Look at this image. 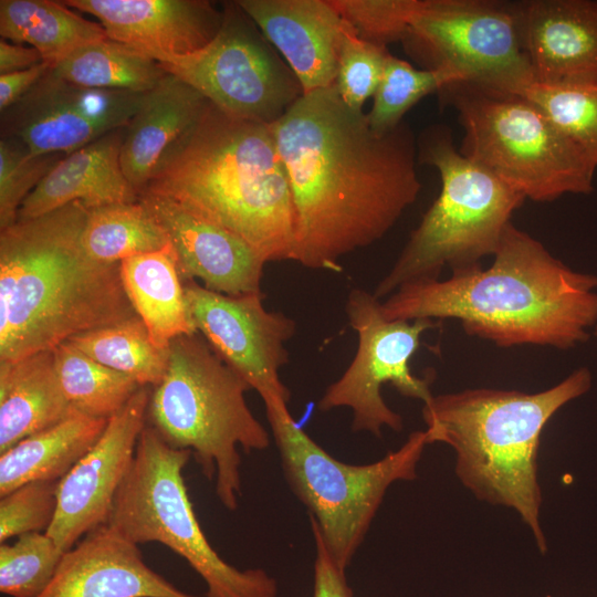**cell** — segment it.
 I'll use <instances>...</instances> for the list:
<instances>
[{
  "label": "cell",
  "instance_id": "6da1fadb",
  "mask_svg": "<svg viewBox=\"0 0 597 597\" xmlns=\"http://www.w3.org/2000/svg\"><path fill=\"white\" fill-rule=\"evenodd\" d=\"M270 126L295 209L292 261L339 272L342 259L380 240L417 200L410 127L374 132L335 84L302 94Z\"/></svg>",
  "mask_w": 597,
  "mask_h": 597
},
{
  "label": "cell",
  "instance_id": "7a4b0ae2",
  "mask_svg": "<svg viewBox=\"0 0 597 597\" xmlns=\"http://www.w3.org/2000/svg\"><path fill=\"white\" fill-rule=\"evenodd\" d=\"M493 258L486 269L402 284L380 302L383 316L455 318L468 335L505 348L568 350L588 341L597 326V275L570 269L512 222Z\"/></svg>",
  "mask_w": 597,
  "mask_h": 597
},
{
  "label": "cell",
  "instance_id": "3957f363",
  "mask_svg": "<svg viewBox=\"0 0 597 597\" xmlns=\"http://www.w3.org/2000/svg\"><path fill=\"white\" fill-rule=\"evenodd\" d=\"M87 213L74 201L1 230L0 363L136 315L119 263H101L82 247Z\"/></svg>",
  "mask_w": 597,
  "mask_h": 597
},
{
  "label": "cell",
  "instance_id": "277c9868",
  "mask_svg": "<svg viewBox=\"0 0 597 597\" xmlns=\"http://www.w3.org/2000/svg\"><path fill=\"white\" fill-rule=\"evenodd\" d=\"M143 192L237 234L268 262L293 259L295 209L270 124L228 115L209 103Z\"/></svg>",
  "mask_w": 597,
  "mask_h": 597
},
{
  "label": "cell",
  "instance_id": "5b68a950",
  "mask_svg": "<svg viewBox=\"0 0 597 597\" xmlns=\"http://www.w3.org/2000/svg\"><path fill=\"white\" fill-rule=\"evenodd\" d=\"M591 383L590 370L579 367L543 391L468 388L432 396L422 407L429 444L451 447L461 483L481 501L513 509L542 553L547 543L540 517L541 434L549 419L585 395Z\"/></svg>",
  "mask_w": 597,
  "mask_h": 597
},
{
  "label": "cell",
  "instance_id": "8992f818",
  "mask_svg": "<svg viewBox=\"0 0 597 597\" xmlns=\"http://www.w3.org/2000/svg\"><path fill=\"white\" fill-rule=\"evenodd\" d=\"M250 387L199 334L169 345L163 380L150 390L146 421L171 448L188 450L214 482L221 504L234 511L241 495V455L264 450L270 434L245 400Z\"/></svg>",
  "mask_w": 597,
  "mask_h": 597
},
{
  "label": "cell",
  "instance_id": "52a82bcc",
  "mask_svg": "<svg viewBox=\"0 0 597 597\" xmlns=\"http://www.w3.org/2000/svg\"><path fill=\"white\" fill-rule=\"evenodd\" d=\"M418 161L434 167L440 193L411 232L390 271L377 284L380 300L409 282L439 280L443 268L463 272L494 255L511 218L526 198L464 157L450 129L430 127Z\"/></svg>",
  "mask_w": 597,
  "mask_h": 597
},
{
  "label": "cell",
  "instance_id": "ba28073f",
  "mask_svg": "<svg viewBox=\"0 0 597 597\" xmlns=\"http://www.w3.org/2000/svg\"><path fill=\"white\" fill-rule=\"evenodd\" d=\"M463 130L459 151L535 202L594 191L597 168L522 95L470 82L443 87Z\"/></svg>",
  "mask_w": 597,
  "mask_h": 597
},
{
  "label": "cell",
  "instance_id": "9c48e42d",
  "mask_svg": "<svg viewBox=\"0 0 597 597\" xmlns=\"http://www.w3.org/2000/svg\"><path fill=\"white\" fill-rule=\"evenodd\" d=\"M285 479L310 512L314 527L344 569L364 541L388 488L417 478L426 430L368 464H347L318 446L293 419L287 402H264Z\"/></svg>",
  "mask_w": 597,
  "mask_h": 597
},
{
  "label": "cell",
  "instance_id": "30bf717a",
  "mask_svg": "<svg viewBox=\"0 0 597 597\" xmlns=\"http://www.w3.org/2000/svg\"><path fill=\"white\" fill-rule=\"evenodd\" d=\"M191 455L146 423L107 524L137 545L160 543L186 559L203 579L206 597H277L276 582L265 570H240L209 543L182 475Z\"/></svg>",
  "mask_w": 597,
  "mask_h": 597
},
{
  "label": "cell",
  "instance_id": "8fae6325",
  "mask_svg": "<svg viewBox=\"0 0 597 597\" xmlns=\"http://www.w3.org/2000/svg\"><path fill=\"white\" fill-rule=\"evenodd\" d=\"M402 44L423 69H451L465 82L514 94L534 82L512 2L421 0Z\"/></svg>",
  "mask_w": 597,
  "mask_h": 597
},
{
  "label": "cell",
  "instance_id": "7c38bea8",
  "mask_svg": "<svg viewBox=\"0 0 597 597\" xmlns=\"http://www.w3.org/2000/svg\"><path fill=\"white\" fill-rule=\"evenodd\" d=\"M222 12L218 33L202 49L155 61L223 113L272 124L303 94L301 85L235 1Z\"/></svg>",
  "mask_w": 597,
  "mask_h": 597
},
{
  "label": "cell",
  "instance_id": "4fadbf2b",
  "mask_svg": "<svg viewBox=\"0 0 597 597\" xmlns=\"http://www.w3.org/2000/svg\"><path fill=\"white\" fill-rule=\"evenodd\" d=\"M345 308L358 337L357 350L344 374L326 388L318 409L350 408L354 431L380 437L387 427L399 432L404 427L402 418L387 406L381 387L390 384L400 395L423 404L431 399L430 376L413 375L409 363L423 333L434 325L429 318L386 320L380 312V301L360 289L350 291Z\"/></svg>",
  "mask_w": 597,
  "mask_h": 597
},
{
  "label": "cell",
  "instance_id": "5bb4252c",
  "mask_svg": "<svg viewBox=\"0 0 597 597\" xmlns=\"http://www.w3.org/2000/svg\"><path fill=\"white\" fill-rule=\"evenodd\" d=\"M190 322L213 352L254 389L263 402H289L291 394L280 378L289 362L285 343L295 322L264 307L263 293L230 296L210 291L197 281H184Z\"/></svg>",
  "mask_w": 597,
  "mask_h": 597
},
{
  "label": "cell",
  "instance_id": "9a60e30c",
  "mask_svg": "<svg viewBox=\"0 0 597 597\" xmlns=\"http://www.w3.org/2000/svg\"><path fill=\"white\" fill-rule=\"evenodd\" d=\"M145 94L78 86L50 70L1 113V136L15 138L34 155H67L127 127Z\"/></svg>",
  "mask_w": 597,
  "mask_h": 597
},
{
  "label": "cell",
  "instance_id": "2e32d148",
  "mask_svg": "<svg viewBox=\"0 0 597 597\" xmlns=\"http://www.w3.org/2000/svg\"><path fill=\"white\" fill-rule=\"evenodd\" d=\"M150 389L143 386L112 418L95 444L59 481L57 509L46 534L62 552L108 523L145 428Z\"/></svg>",
  "mask_w": 597,
  "mask_h": 597
},
{
  "label": "cell",
  "instance_id": "e0dca14e",
  "mask_svg": "<svg viewBox=\"0 0 597 597\" xmlns=\"http://www.w3.org/2000/svg\"><path fill=\"white\" fill-rule=\"evenodd\" d=\"M139 200L165 229L182 282L200 280L206 289L230 296L262 293L268 261L245 240L170 199L143 192Z\"/></svg>",
  "mask_w": 597,
  "mask_h": 597
},
{
  "label": "cell",
  "instance_id": "ac0fdd59",
  "mask_svg": "<svg viewBox=\"0 0 597 597\" xmlns=\"http://www.w3.org/2000/svg\"><path fill=\"white\" fill-rule=\"evenodd\" d=\"M298 81L303 94L333 86L350 25L332 0H237Z\"/></svg>",
  "mask_w": 597,
  "mask_h": 597
},
{
  "label": "cell",
  "instance_id": "d6986e66",
  "mask_svg": "<svg viewBox=\"0 0 597 597\" xmlns=\"http://www.w3.org/2000/svg\"><path fill=\"white\" fill-rule=\"evenodd\" d=\"M534 82L597 81V0L512 2Z\"/></svg>",
  "mask_w": 597,
  "mask_h": 597
},
{
  "label": "cell",
  "instance_id": "ffe728a7",
  "mask_svg": "<svg viewBox=\"0 0 597 597\" xmlns=\"http://www.w3.org/2000/svg\"><path fill=\"white\" fill-rule=\"evenodd\" d=\"M95 17L107 38L155 60L186 55L218 33L223 12L202 0H65Z\"/></svg>",
  "mask_w": 597,
  "mask_h": 597
},
{
  "label": "cell",
  "instance_id": "44dd1931",
  "mask_svg": "<svg viewBox=\"0 0 597 597\" xmlns=\"http://www.w3.org/2000/svg\"><path fill=\"white\" fill-rule=\"evenodd\" d=\"M39 597H193L144 561L137 544L103 525L66 551Z\"/></svg>",
  "mask_w": 597,
  "mask_h": 597
},
{
  "label": "cell",
  "instance_id": "7402d4cb",
  "mask_svg": "<svg viewBox=\"0 0 597 597\" xmlns=\"http://www.w3.org/2000/svg\"><path fill=\"white\" fill-rule=\"evenodd\" d=\"M125 128L64 155L24 199L18 219L35 218L74 201L88 209L138 201L121 163Z\"/></svg>",
  "mask_w": 597,
  "mask_h": 597
},
{
  "label": "cell",
  "instance_id": "603a6c76",
  "mask_svg": "<svg viewBox=\"0 0 597 597\" xmlns=\"http://www.w3.org/2000/svg\"><path fill=\"white\" fill-rule=\"evenodd\" d=\"M209 103L202 94L169 73L145 94L125 128L121 148L123 170L138 195L171 148L200 121Z\"/></svg>",
  "mask_w": 597,
  "mask_h": 597
},
{
  "label": "cell",
  "instance_id": "cb8c5ba5",
  "mask_svg": "<svg viewBox=\"0 0 597 597\" xmlns=\"http://www.w3.org/2000/svg\"><path fill=\"white\" fill-rule=\"evenodd\" d=\"M71 410L52 350L0 363V453L60 422Z\"/></svg>",
  "mask_w": 597,
  "mask_h": 597
},
{
  "label": "cell",
  "instance_id": "d4e9b609",
  "mask_svg": "<svg viewBox=\"0 0 597 597\" xmlns=\"http://www.w3.org/2000/svg\"><path fill=\"white\" fill-rule=\"evenodd\" d=\"M107 419L74 408L60 422L0 453V496L34 481H60L104 432Z\"/></svg>",
  "mask_w": 597,
  "mask_h": 597
},
{
  "label": "cell",
  "instance_id": "484cf974",
  "mask_svg": "<svg viewBox=\"0 0 597 597\" xmlns=\"http://www.w3.org/2000/svg\"><path fill=\"white\" fill-rule=\"evenodd\" d=\"M119 272L136 315L158 347L167 349L176 337L197 333L189 318L184 282L170 242L157 251L123 260Z\"/></svg>",
  "mask_w": 597,
  "mask_h": 597
},
{
  "label": "cell",
  "instance_id": "4316f807",
  "mask_svg": "<svg viewBox=\"0 0 597 597\" xmlns=\"http://www.w3.org/2000/svg\"><path fill=\"white\" fill-rule=\"evenodd\" d=\"M0 34L18 44L28 43L51 67L75 50L107 39L101 23L52 0H1Z\"/></svg>",
  "mask_w": 597,
  "mask_h": 597
},
{
  "label": "cell",
  "instance_id": "83f0119b",
  "mask_svg": "<svg viewBox=\"0 0 597 597\" xmlns=\"http://www.w3.org/2000/svg\"><path fill=\"white\" fill-rule=\"evenodd\" d=\"M51 72L78 86L135 93L151 91L167 74L155 60L108 38L75 50Z\"/></svg>",
  "mask_w": 597,
  "mask_h": 597
},
{
  "label": "cell",
  "instance_id": "f1b7e54d",
  "mask_svg": "<svg viewBox=\"0 0 597 597\" xmlns=\"http://www.w3.org/2000/svg\"><path fill=\"white\" fill-rule=\"evenodd\" d=\"M82 247L92 259L115 264L169 243L165 229L138 199L88 209Z\"/></svg>",
  "mask_w": 597,
  "mask_h": 597
},
{
  "label": "cell",
  "instance_id": "f546056e",
  "mask_svg": "<svg viewBox=\"0 0 597 597\" xmlns=\"http://www.w3.org/2000/svg\"><path fill=\"white\" fill-rule=\"evenodd\" d=\"M67 342L97 363L133 378L140 386H157L167 371L169 348H160L153 342L138 315L81 333Z\"/></svg>",
  "mask_w": 597,
  "mask_h": 597
},
{
  "label": "cell",
  "instance_id": "4dcf8cb0",
  "mask_svg": "<svg viewBox=\"0 0 597 597\" xmlns=\"http://www.w3.org/2000/svg\"><path fill=\"white\" fill-rule=\"evenodd\" d=\"M52 353L56 376L70 406L91 417L108 420L143 387L92 359L67 341Z\"/></svg>",
  "mask_w": 597,
  "mask_h": 597
},
{
  "label": "cell",
  "instance_id": "1f68e13d",
  "mask_svg": "<svg viewBox=\"0 0 597 597\" xmlns=\"http://www.w3.org/2000/svg\"><path fill=\"white\" fill-rule=\"evenodd\" d=\"M455 82H465V78L454 70L417 69L390 53L373 96V106L366 113L369 126L378 134L395 129L421 98Z\"/></svg>",
  "mask_w": 597,
  "mask_h": 597
},
{
  "label": "cell",
  "instance_id": "d6a6232c",
  "mask_svg": "<svg viewBox=\"0 0 597 597\" xmlns=\"http://www.w3.org/2000/svg\"><path fill=\"white\" fill-rule=\"evenodd\" d=\"M519 95L535 104L597 168V81L533 82Z\"/></svg>",
  "mask_w": 597,
  "mask_h": 597
},
{
  "label": "cell",
  "instance_id": "836d02e7",
  "mask_svg": "<svg viewBox=\"0 0 597 597\" xmlns=\"http://www.w3.org/2000/svg\"><path fill=\"white\" fill-rule=\"evenodd\" d=\"M0 545V591L10 597H39L52 580L64 552L45 532Z\"/></svg>",
  "mask_w": 597,
  "mask_h": 597
},
{
  "label": "cell",
  "instance_id": "e575fe53",
  "mask_svg": "<svg viewBox=\"0 0 597 597\" xmlns=\"http://www.w3.org/2000/svg\"><path fill=\"white\" fill-rule=\"evenodd\" d=\"M64 154L34 155L12 137L0 138V230L18 220L24 199Z\"/></svg>",
  "mask_w": 597,
  "mask_h": 597
},
{
  "label": "cell",
  "instance_id": "d590c367",
  "mask_svg": "<svg viewBox=\"0 0 597 597\" xmlns=\"http://www.w3.org/2000/svg\"><path fill=\"white\" fill-rule=\"evenodd\" d=\"M332 3L362 40L387 48L402 42L421 0H332Z\"/></svg>",
  "mask_w": 597,
  "mask_h": 597
},
{
  "label": "cell",
  "instance_id": "8d00e7d4",
  "mask_svg": "<svg viewBox=\"0 0 597 597\" xmlns=\"http://www.w3.org/2000/svg\"><path fill=\"white\" fill-rule=\"evenodd\" d=\"M389 54L387 48L362 40L350 27L342 45L335 81L346 105L363 111L365 102L378 88Z\"/></svg>",
  "mask_w": 597,
  "mask_h": 597
},
{
  "label": "cell",
  "instance_id": "74e56055",
  "mask_svg": "<svg viewBox=\"0 0 597 597\" xmlns=\"http://www.w3.org/2000/svg\"><path fill=\"white\" fill-rule=\"evenodd\" d=\"M59 481H34L0 496V542L46 532L57 509Z\"/></svg>",
  "mask_w": 597,
  "mask_h": 597
},
{
  "label": "cell",
  "instance_id": "f35d334b",
  "mask_svg": "<svg viewBox=\"0 0 597 597\" xmlns=\"http://www.w3.org/2000/svg\"><path fill=\"white\" fill-rule=\"evenodd\" d=\"M311 528L315 544L313 597H353L345 569L332 557L318 532Z\"/></svg>",
  "mask_w": 597,
  "mask_h": 597
},
{
  "label": "cell",
  "instance_id": "ab89813d",
  "mask_svg": "<svg viewBox=\"0 0 597 597\" xmlns=\"http://www.w3.org/2000/svg\"><path fill=\"white\" fill-rule=\"evenodd\" d=\"M50 70L51 66L42 62L23 71L0 74V112L21 100Z\"/></svg>",
  "mask_w": 597,
  "mask_h": 597
},
{
  "label": "cell",
  "instance_id": "60d3db41",
  "mask_svg": "<svg viewBox=\"0 0 597 597\" xmlns=\"http://www.w3.org/2000/svg\"><path fill=\"white\" fill-rule=\"evenodd\" d=\"M43 62L38 50L0 40V74L23 71Z\"/></svg>",
  "mask_w": 597,
  "mask_h": 597
},
{
  "label": "cell",
  "instance_id": "b9f144b4",
  "mask_svg": "<svg viewBox=\"0 0 597 597\" xmlns=\"http://www.w3.org/2000/svg\"><path fill=\"white\" fill-rule=\"evenodd\" d=\"M593 334L597 338V326L594 328Z\"/></svg>",
  "mask_w": 597,
  "mask_h": 597
}]
</instances>
